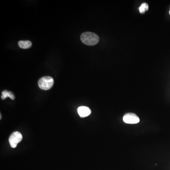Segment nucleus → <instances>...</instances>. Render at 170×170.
Here are the masks:
<instances>
[{
    "label": "nucleus",
    "mask_w": 170,
    "mask_h": 170,
    "mask_svg": "<svg viewBox=\"0 0 170 170\" xmlns=\"http://www.w3.org/2000/svg\"><path fill=\"white\" fill-rule=\"evenodd\" d=\"M18 45L21 48L26 49L31 47L32 44L31 41H28V40H27V41L22 40V41H19Z\"/></svg>",
    "instance_id": "6"
},
{
    "label": "nucleus",
    "mask_w": 170,
    "mask_h": 170,
    "mask_svg": "<svg viewBox=\"0 0 170 170\" xmlns=\"http://www.w3.org/2000/svg\"><path fill=\"white\" fill-rule=\"evenodd\" d=\"M148 3L144 2L142 3L141 6L139 7V11L141 13H143L146 11H148Z\"/></svg>",
    "instance_id": "8"
},
{
    "label": "nucleus",
    "mask_w": 170,
    "mask_h": 170,
    "mask_svg": "<svg viewBox=\"0 0 170 170\" xmlns=\"http://www.w3.org/2000/svg\"><path fill=\"white\" fill-rule=\"evenodd\" d=\"M78 113L80 117L84 118L90 115L91 113V111L89 107L80 106L78 108Z\"/></svg>",
    "instance_id": "5"
},
{
    "label": "nucleus",
    "mask_w": 170,
    "mask_h": 170,
    "mask_svg": "<svg viewBox=\"0 0 170 170\" xmlns=\"http://www.w3.org/2000/svg\"><path fill=\"white\" fill-rule=\"evenodd\" d=\"M1 98L2 100H4L7 97H10L12 100L15 99V95L12 93L7 90H4L2 93Z\"/></svg>",
    "instance_id": "7"
},
{
    "label": "nucleus",
    "mask_w": 170,
    "mask_h": 170,
    "mask_svg": "<svg viewBox=\"0 0 170 170\" xmlns=\"http://www.w3.org/2000/svg\"><path fill=\"white\" fill-rule=\"evenodd\" d=\"M54 79L50 76L42 77L38 82L39 88L44 90H47L51 89L54 85Z\"/></svg>",
    "instance_id": "2"
},
{
    "label": "nucleus",
    "mask_w": 170,
    "mask_h": 170,
    "mask_svg": "<svg viewBox=\"0 0 170 170\" xmlns=\"http://www.w3.org/2000/svg\"><path fill=\"white\" fill-rule=\"evenodd\" d=\"M169 14H170V12H169Z\"/></svg>",
    "instance_id": "9"
},
{
    "label": "nucleus",
    "mask_w": 170,
    "mask_h": 170,
    "mask_svg": "<svg viewBox=\"0 0 170 170\" xmlns=\"http://www.w3.org/2000/svg\"><path fill=\"white\" fill-rule=\"evenodd\" d=\"M22 135L20 132L15 131L12 133L9 138V143L11 147L12 148H16L17 145L22 141Z\"/></svg>",
    "instance_id": "3"
},
{
    "label": "nucleus",
    "mask_w": 170,
    "mask_h": 170,
    "mask_svg": "<svg viewBox=\"0 0 170 170\" xmlns=\"http://www.w3.org/2000/svg\"><path fill=\"white\" fill-rule=\"evenodd\" d=\"M82 42L87 46H93L98 44L99 37L95 33L86 32L82 33L80 36Z\"/></svg>",
    "instance_id": "1"
},
{
    "label": "nucleus",
    "mask_w": 170,
    "mask_h": 170,
    "mask_svg": "<svg viewBox=\"0 0 170 170\" xmlns=\"http://www.w3.org/2000/svg\"><path fill=\"white\" fill-rule=\"evenodd\" d=\"M123 120L124 123L128 124H136L139 123V117L133 113H127L124 115Z\"/></svg>",
    "instance_id": "4"
}]
</instances>
